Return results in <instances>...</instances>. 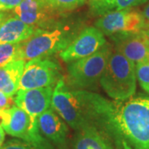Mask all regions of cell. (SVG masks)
Listing matches in <instances>:
<instances>
[{
	"instance_id": "obj_24",
	"label": "cell",
	"mask_w": 149,
	"mask_h": 149,
	"mask_svg": "<svg viewBox=\"0 0 149 149\" xmlns=\"http://www.w3.org/2000/svg\"><path fill=\"white\" fill-rule=\"evenodd\" d=\"M143 16L145 22H148V23L149 22V3L148 5L145 7L143 12Z\"/></svg>"
},
{
	"instance_id": "obj_1",
	"label": "cell",
	"mask_w": 149,
	"mask_h": 149,
	"mask_svg": "<svg viewBox=\"0 0 149 149\" xmlns=\"http://www.w3.org/2000/svg\"><path fill=\"white\" fill-rule=\"evenodd\" d=\"M85 94L94 121L104 124L133 149H149V97L110 101L89 91H85Z\"/></svg>"
},
{
	"instance_id": "obj_11",
	"label": "cell",
	"mask_w": 149,
	"mask_h": 149,
	"mask_svg": "<svg viewBox=\"0 0 149 149\" xmlns=\"http://www.w3.org/2000/svg\"><path fill=\"white\" fill-rule=\"evenodd\" d=\"M53 90V86L18 90L13 98L14 103L17 106L27 112L32 122L37 123V118L52 105Z\"/></svg>"
},
{
	"instance_id": "obj_6",
	"label": "cell",
	"mask_w": 149,
	"mask_h": 149,
	"mask_svg": "<svg viewBox=\"0 0 149 149\" xmlns=\"http://www.w3.org/2000/svg\"><path fill=\"white\" fill-rule=\"evenodd\" d=\"M1 126L8 134L31 143L37 148H42L48 144L39 132L37 123L32 122L27 112L16 104L3 109Z\"/></svg>"
},
{
	"instance_id": "obj_16",
	"label": "cell",
	"mask_w": 149,
	"mask_h": 149,
	"mask_svg": "<svg viewBox=\"0 0 149 149\" xmlns=\"http://www.w3.org/2000/svg\"><path fill=\"white\" fill-rule=\"evenodd\" d=\"M25 64V61L19 59L0 67V91L10 97L16 95Z\"/></svg>"
},
{
	"instance_id": "obj_9",
	"label": "cell",
	"mask_w": 149,
	"mask_h": 149,
	"mask_svg": "<svg viewBox=\"0 0 149 149\" xmlns=\"http://www.w3.org/2000/svg\"><path fill=\"white\" fill-rule=\"evenodd\" d=\"M106 44L104 34L95 27L85 28L71 42L59 52L64 62L69 63L95 53Z\"/></svg>"
},
{
	"instance_id": "obj_25",
	"label": "cell",
	"mask_w": 149,
	"mask_h": 149,
	"mask_svg": "<svg viewBox=\"0 0 149 149\" xmlns=\"http://www.w3.org/2000/svg\"><path fill=\"white\" fill-rule=\"evenodd\" d=\"M120 144H121V149H133L125 140H121Z\"/></svg>"
},
{
	"instance_id": "obj_27",
	"label": "cell",
	"mask_w": 149,
	"mask_h": 149,
	"mask_svg": "<svg viewBox=\"0 0 149 149\" xmlns=\"http://www.w3.org/2000/svg\"><path fill=\"white\" fill-rule=\"evenodd\" d=\"M6 17H7V14H6V11L0 10V26H1V23L3 22V21L5 19Z\"/></svg>"
},
{
	"instance_id": "obj_20",
	"label": "cell",
	"mask_w": 149,
	"mask_h": 149,
	"mask_svg": "<svg viewBox=\"0 0 149 149\" xmlns=\"http://www.w3.org/2000/svg\"><path fill=\"white\" fill-rule=\"evenodd\" d=\"M58 10H72L83 5L87 0H49Z\"/></svg>"
},
{
	"instance_id": "obj_2",
	"label": "cell",
	"mask_w": 149,
	"mask_h": 149,
	"mask_svg": "<svg viewBox=\"0 0 149 149\" xmlns=\"http://www.w3.org/2000/svg\"><path fill=\"white\" fill-rule=\"evenodd\" d=\"M100 83L113 100L118 101L128 100L136 92V65L116 50H113Z\"/></svg>"
},
{
	"instance_id": "obj_22",
	"label": "cell",
	"mask_w": 149,
	"mask_h": 149,
	"mask_svg": "<svg viewBox=\"0 0 149 149\" xmlns=\"http://www.w3.org/2000/svg\"><path fill=\"white\" fill-rule=\"evenodd\" d=\"M23 0H0V10H13Z\"/></svg>"
},
{
	"instance_id": "obj_12",
	"label": "cell",
	"mask_w": 149,
	"mask_h": 149,
	"mask_svg": "<svg viewBox=\"0 0 149 149\" xmlns=\"http://www.w3.org/2000/svg\"><path fill=\"white\" fill-rule=\"evenodd\" d=\"M58 12L49 0H23L13 9L17 17L37 28L53 20Z\"/></svg>"
},
{
	"instance_id": "obj_14",
	"label": "cell",
	"mask_w": 149,
	"mask_h": 149,
	"mask_svg": "<svg viewBox=\"0 0 149 149\" xmlns=\"http://www.w3.org/2000/svg\"><path fill=\"white\" fill-rule=\"evenodd\" d=\"M37 27L28 25L18 17H6L0 26V43H21L36 32Z\"/></svg>"
},
{
	"instance_id": "obj_5",
	"label": "cell",
	"mask_w": 149,
	"mask_h": 149,
	"mask_svg": "<svg viewBox=\"0 0 149 149\" xmlns=\"http://www.w3.org/2000/svg\"><path fill=\"white\" fill-rule=\"evenodd\" d=\"M112 47L105 44L95 53L68 63V80L71 85L80 89L94 85L100 80L111 55Z\"/></svg>"
},
{
	"instance_id": "obj_19",
	"label": "cell",
	"mask_w": 149,
	"mask_h": 149,
	"mask_svg": "<svg viewBox=\"0 0 149 149\" xmlns=\"http://www.w3.org/2000/svg\"><path fill=\"white\" fill-rule=\"evenodd\" d=\"M136 75L140 86L149 94V62L136 65Z\"/></svg>"
},
{
	"instance_id": "obj_17",
	"label": "cell",
	"mask_w": 149,
	"mask_h": 149,
	"mask_svg": "<svg viewBox=\"0 0 149 149\" xmlns=\"http://www.w3.org/2000/svg\"><path fill=\"white\" fill-rule=\"evenodd\" d=\"M141 4V0H90V9L95 15L103 16L113 11L129 9Z\"/></svg>"
},
{
	"instance_id": "obj_23",
	"label": "cell",
	"mask_w": 149,
	"mask_h": 149,
	"mask_svg": "<svg viewBox=\"0 0 149 149\" xmlns=\"http://www.w3.org/2000/svg\"><path fill=\"white\" fill-rule=\"evenodd\" d=\"M4 139H5V131H4V129L3 128V127L0 125V148H1L2 146L3 145Z\"/></svg>"
},
{
	"instance_id": "obj_13",
	"label": "cell",
	"mask_w": 149,
	"mask_h": 149,
	"mask_svg": "<svg viewBox=\"0 0 149 149\" xmlns=\"http://www.w3.org/2000/svg\"><path fill=\"white\" fill-rule=\"evenodd\" d=\"M37 126L41 134L57 146H64L68 137V126L52 108L37 118Z\"/></svg>"
},
{
	"instance_id": "obj_10",
	"label": "cell",
	"mask_w": 149,
	"mask_h": 149,
	"mask_svg": "<svg viewBox=\"0 0 149 149\" xmlns=\"http://www.w3.org/2000/svg\"><path fill=\"white\" fill-rule=\"evenodd\" d=\"M117 52L135 65L149 62V39L143 30L110 36Z\"/></svg>"
},
{
	"instance_id": "obj_15",
	"label": "cell",
	"mask_w": 149,
	"mask_h": 149,
	"mask_svg": "<svg viewBox=\"0 0 149 149\" xmlns=\"http://www.w3.org/2000/svg\"><path fill=\"white\" fill-rule=\"evenodd\" d=\"M74 149H113V148L104 133L93 123L76 131Z\"/></svg>"
},
{
	"instance_id": "obj_3",
	"label": "cell",
	"mask_w": 149,
	"mask_h": 149,
	"mask_svg": "<svg viewBox=\"0 0 149 149\" xmlns=\"http://www.w3.org/2000/svg\"><path fill=\"white\" fill-rule=\"evenodd\" d=\"M52 108L75 131L94 123L85 91H70L63 79H60L54 87Z\"/></svg>"
},
{
	"instance_id": "obj_4",
	"label": "cell",
	"mask_w": 149,
	"mask_h": 149,
	"mask_svg": "<svg viewBox=\"0 0 149 149\" xmlns=\"http://www.w3.org/2000/svg\"><path fill=\"white\" fill-rule=\"evenodd\" d=\"M72 40V37L65 30L37 28L28 39L19 43L17 60L27 62L33 59L47 57L63 51Z\"/></svg>"
},
{
	"instance_id": "obj_21",
	"label": "cell",
	"mask_w": 149,
	"mask_h": 149,
	"mask_svg": "<svg viewBox=\"0 0 149 149\" xmlns=\"http://www.w3.org/2000/svg\"><path fill=\"white\" fill-rule=\"evenodd\" d=\"M15 105L13 97L7 95L3 92L0 91V109H7Z\"/></svg>"
},
{
	"instance_id": "obj_8",
	"label": "cell",
	"mask_w": 149,
	"mask_h": 149,
	"mask_svg": "<svg viewBox=\"0 0 149 149\" xmlns=\"http://www.w3.org/2000/svg\"><path fill=\"white\" fill-rule=\"evenodd\" d=\"M145 24L143 13L131 8L110 12L100 17L95 23V27L108 36L123 32H139L143 29Z\"/></svg>"
},
{
	"instance_id": "obj_26",
	"label": "cell",
	"mask_w": 149,
	"mask_h": 149,
	"mask_svg": "<svg viewBox=\"0 0 149 149\" xmlns=\"http://www.w3.org/2000/svg\"><path fill=\"white\" fill-rule=\"evenodd\" d=\"M143 32H144V34L148 37V38L149 39V22L148 23H147L146 22V24H145V26H144L143 29Z\"/></svg>"
},
{
	"instance_id": "obj_28",
	"label": "cell",
	"mask_w": 149,
	"mask_h": 149,
	"mask_svg": "<svg viewBox=\"0 0 149 149\" xmlns=\"http://www.w3.org/2000/svg\"><path fill=\"white\" fill-rule=\"evenodd\" d=\"M2 113H3V109H0V125H1V123H2Z\"/></svg>"
},
{
	"instance_id": "obj_7",
	"label": "cell",
	"mask_w": 149,
	"mask_h": 149,
	"mask_svg": "<svg viewBox=\"0 0 149 149\" xmlns=\"http://www.w3.org/2000/svg\"><path fill=\"white\" fill-rule=\"evenodd\" d=\"M59 80L60 68L56 62L47 57L33 59L25 64L19 90L54 86Z\"/></svg>"
},
{
	"instance_id": "obj_29",
	"label": "cell",
	"mask_w": 149,
	"mask_h": 149,
	"mask_svg": "<svg viewBox=\"0 0 149 149\" xmlns=\"http://www.w3.org/2000/svg\"><path fill=\"white\" fill-rule=\"evenodd\" d=\"M147 1H148V0H141V4H142V3H146Z\"/></svg>"
},
{
	"instance_id": "obj_18",
	"label": "cell",
	"mask_w": 149,
	"mask_h": 149,
	"mask_svg": "<svg viewBox=\"0 0 149 149\" xmlns=\"http://www.w3.org/2000/svg\"><path fill=\"white\" fill-rule=\"evenodd\" d=\"M19 43H0V67L17 60Z\"/></svg>"
}]
</instances>
